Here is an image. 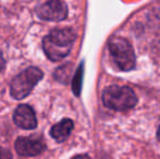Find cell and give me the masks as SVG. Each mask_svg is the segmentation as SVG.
<instances>
[{"instance_id":"7a4b0ae2","label":"cell","mask_w":160,"mask_h":159,"mask_svg":"<svg viewBox=\"0 0 160 159\" xmlns=\"http://www.w3.org/2000/svg\"><path fill=\"white\" fill-rule=\"evenodd\" d=\"M102 102L106 107L112 110L124 111L136 105L137 97L130 87L112 85L103 91Z\"/></svg>"},{"instance_id":"5b68a950","label":"cell","mask_w":160,"mask_h":159,"mask_svg":"<svg viewBox=\"0 0 160 159\" xmlns=\"http://www.w3.org/2000/svg\"><path fill=\"white\" fill-rule=\"evenodd\" d=\"M36 14L45 21L59 22L68 15V7L62 0H48L36 8Z\"/></svg>"},{"instance_id":"ba28073f","label":"cell","mask_w":160,"mask_h":159,"mask_svg":"<svg viewBox=\"0 0 160 159\" xmlns=\"http://www.w3.org/2000/svg\"><path fill=\"white\" fill-rule=\"evenodd\" d=\"M73 121L71 119H63L55 124L50 130V135L58 143H62L67 140L73 130Z\"/></svg>"},{"instance_id":"30bf717a","label":"cell","mask_w":160,"mask_h":159,"mask_svg":"<svg viewBox=\"0 0 160 159\" xmlns=\"http://www.w3.org/2000/svg\"><path fill=\"white\" fill-rule=\"evenodd\" d=\"M0 159H11V154L7 149L0 147Z\"/></svg>"},{"instance_id":"277c9868","label":"cell","mask_w":160,"mask_h":159,"mask_svg":"<svg viewBox=\"0 0 160 159\" xmlns=\"http://www.w3.org/2000/svg\"><path fill=\"white\" fill-rule=\"evenodd\" d=\"M42 72L36 67H30L14 77L10 85V94L14 99H23L42 79Z\"/></svg>"},{"instance_id":"9c48e42d","label":"cell","mask_w":160,"mask_h":159,"mask_svg":"<svg viewBox=\"0 0 160 159\" xmlns=\"http://www.w3.org/2000/svg\"><path fill=\"white\" fill-rule=\"evenodd\" d=\"M82 80H83V64L78 68V72H76L75 77H74V79H73V92L76 96H78L81 93Z\"/></svg>"},{"instance_id":"3957f363","label":"cell","mask_w":160,"mask_h":159,"mask_svg":"<svg viewBox=\"0 0 160 159\" xmlns=\"http://www.w3.org/2000/svg\"><path fill=\"white\" fill-rule=\"evenodd\" d=\"M110 55L120 70L131 71L134 69L136 63L134 49L131 42L123 37L113 36L108 42Z\"/></svg>"},{"instance_id":"6da1fadb","label":"cell","mask_w":160,"mask_h":159,"mask_svg":"<svg viewBox=\"0 0 160 159\" xmlns=\"http://www.w3.org/2000/svg\"><path fill=\"white\" fill-rule=\"evenodd\" d=\"M75 38L72 28H56L42 39V49L51 61H59L70 53Z\"/></svg>"},{"instance_id":"4fadbf2b","label":"cell","mask_w":160,"mask_h":159,"mask_svg":"<svg viewBox=\"0 0 160 159\" xmlns=\"http://www.w3.org/2000/svg\"><path fill=\"white\" fill-rule=\"evenodd\" d=\"M157 137H158L159 142H160V127L158 129V132H157Z\"/></svg>"},{"instance_id":"7c38bea8","label":"cell","mask_w":160,"mask_h":159,"mask_svg":"<svg viewBox=\"0 0 160 159\" xmlns=\"http://www.w3.org/2000/svg\"><path fill=\"white\" fill-rule=\"evenodd\" d=\"M72 159H91L87 155H78V156H74Z\"/></svg>"},{"instance_id":"8fae6325","label":"cell","mask_w":160,"mask_h":159,"mask_svg":"<svg viewBox=\"0 0 160 159\" xmlns=\"http://www.w3.org/2000/svg\"><path fill=\"white\" fill-rule=\"evenodd\" d=\"M6 67V60H4L3 56H2V52L0 51V71H2Z\"/></svg>"},{"instance_id":"52a82bcc","label":"cell","mask_w":160,"mask_h":159,"mask_svg":"<svg viewBox=\"0 0 160 159\" xmlns=\"http://www.w3.org/2000/svg\"><path fill=\"white\" fill-rule=\"evenodd\" d=\"M14 123L24 130H33L37 127V119L33 108L28 105H20L13 113Z\"/></svg>"},{"instance_id":"8992f818","label":"cell","mask_w":160,"mask_h":159,"mask_svg":"<svg viewBox=\"0 0 160 159\" xmlns=\"http://www.w3.org/2000/svg\"><path fill=\"white\" fill-rule=\"evenodd\" d=\"M17 153L23 157H34L45 151L46 146L40 140L33 137H19L14 143Z\"/></svg>"}]
</instances>
